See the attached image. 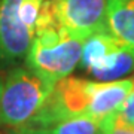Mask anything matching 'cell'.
Wrapping results in <instances>:
<instances>
[{"label": "cell", "mask_w": 134, "mask_h": 134, "mask_svg": "<svg viewBox=\"0 0 134 134\" xmlns=\"http://www.w3.org/2000/svg\"><path fill=\"white\" fill-rule=\"evenodd\" d=\"M57 24L70 36L85 40L92 34L109 33L107 0H49Z\"/></svg>", "instance_id": "cell-4"}, {"label": "cell", "mask_w": 134, "mask_h": 134, "mask_svg": "<svg viewBox=\"0 0 134 134\" xmlns=\"http://www.w3.org/2000/svg\"><path fill=\"white\" fill-rule=\"evenodd\" d=\"M0 125H2V83H0Z\"/></svg>", "instance_id": "cell-12"}, {"label": "cell", "mask_w": 134, "mask_h": 134, "mask_svg": "<svg viewBox=\"0 0 134 134\" xmlns=\"http://www.w3.org/2000/svg\"><path fill=\"white\" fill-rule=\"evenodd\" d=\"M83 42L57 24L49 0H43L42 15L33 43L25 57L27 69L51 85L70 76L81 61Z\"/></svg>", "instance_id": "cell-1"}, {"label": "cell", "mask_w": 134, "mask_h": 134, "mask_svg": "<svg viewBox=\"0 0 134 134\" xmlns=\"http://www.w3.org/2000/svg\"><path fill=\"white\" fill-rule=\"evenodd\" d=\"M133 90V77L110 82H96L86 115L97 121H101L106 116L115 113Z\"/></svg>", "instance_id": "cell-6"}, {"label": "cell", "mask_w": 134, "mask_h": 134, "mask_svg": "<svg viewBox=\"0 0 134 134\" xmlns=\"http://www.w3.org/2000/svg\"><path fill=\"white\" fill-rule=\"evenodd\" d=\"M19 0H0V66L24 60L36 30L21 18Z\"/></svg>", "instance_id": "cell-5"}, {"label": "cell", "mask_w": 134, "mask_h": 134, "mask_svg": "<svg viewBox=\"0 0 134 134\" xmlns=\"http://www.w3.org/2000/svg\"><path fill=\"white\" fill-rule=\"evenodd\" d=\"M116 113L119 116V119L122 122L134 127V90L130 92V96L125 98L119 109L116 110Z\"/></svg>", "instance_id": "cell-10"}, {"label": "cell", "mask_w": 134, "mask_h": 134, "mask_svg": "<svg viewBox=\"0 0 134 134\" xmlns=\"http://www.w3.org/2000/svg\"><path fill=\"white\" fill-rule=\"evenodd\" d=\"M79 64L98 82L118 81L134 70V51L110 33H97L83 40Z\"/></svg>", "instance_id": "cell-3"}, {"label": "cell", "mask_w": 134, "mask_h": 134, "mask_svg": "<svg viewBox=\"0 0 134 134\" xmlns=\"http://www.w3.org/2000/svg\"><path fill=\"white\" fill-rule=\"evenodd\" d=\"M98 127H100V121L88 115H81L58 122L51 127L49 131L52 134H97Z\"/></svg>", "instance_id": "cell-8"}, {"label": "cell", "mask_w": 134, "mask_h": 134, "mask_svg": "<svg viewBox=\"0 0 134 134\" xmlns=\"http://www.w3.org/2000/svg\"><path fill=\"white\" fill-rule=\"evenodd\" d=\"M106 19L109 33L134 51V0H107Z\"/></svg>", "instance_id": "cell-7"}, {"label": "cell", "mask_w": 134, "mask_h": 134, "mask_svg": "<svg viewBox=\"0 0 134 134\" xmlns=\"http://www.w3.org/2000/svg\"><path fill=\"white\" fill-rule=\"evenodd\" d=\"M97 134H134V127L122 122L118 113L115 112L100 121Z\"/></svg>", "instance_id": "cell-9"}, {"label": "cell", "mask_w": 134, "mask_h": 134, "mask_svg": "<svg viewBox=\"0 0 134 134\" xmlns=\"http://www.w3.org/2000/svg\"><path fill=\"white\" fill-rule=\"evenodd\" d=\"M9 134H52L49 130L45 128H31V127H19V128H12Z\"/></svg>", "instance_id": "cell-11"}, {"label": "cell", "mask_w": 134, "mask_h": 134, "mask_svg": "<svg viewBox=\"0 0 134 134\" xmlns=\"http://www.w3.org/2000/svg\"><path fill=\"white\" fill-rule=\"evenodd\" d=\"M52 88L30 69L10 70L2 85V124L10 128L24 127L43 106Z\"/></svg>", "instance_id": "cell-2"}]
</instances>
